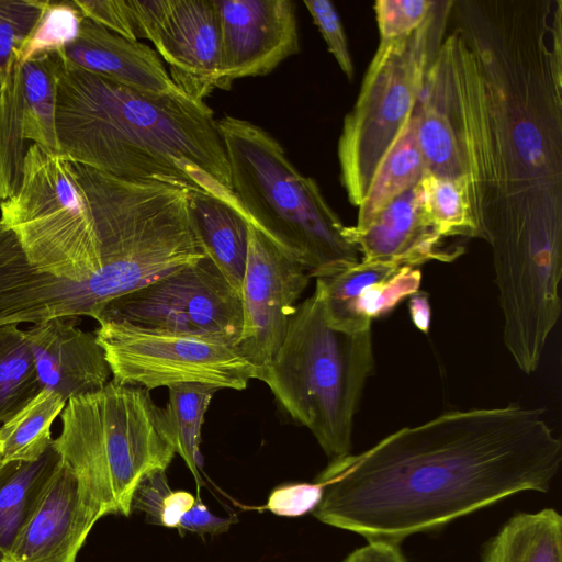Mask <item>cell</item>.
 <instances>
[{
	"mask_svg": "<svg viewBox=\"0 0 562 562\" xmlns=\"http://www.w3.org/2000/svg\"><path fill=\"white\" fill-rule=\"evenodd\" d=\"M428 74L457 136L497 291L562 274V1L461 0Z\"/></svg>",
	"mask_w": 562,
	"mask_h": 562,
	"instance_id": "6da1fadb",
	"label": "cell"
},
{
	"mask_svg": "<svg viewBox=\"0 0 562 562\" xmlns=\"http://www.w3.org/2000/svg\"><path fill=\"white\" fill-rule=\"evenodd\" d=\"M561 461L541 408L451 411L330 460L312 513L367 541L401 544L510 495L548 492Z\"/></svg>",
	"mask_w": 562,
	"mask_h": 562,
	"instance_id": "7a4b0ae2",
	"label": "cell"
},
{
	"mask_svg": "<svg viewBox=\"0 0 562 562\" xmlns=\"http://www.w3.org/2000/svg\"><path fill=\"white\" fill-rule=\"evenodd\" d=\"M50 61L57 140L67 159L121 179L183 186L245 215L232 190L217 120L204 101L132 89L58 54Z\"/></svg>",
	"mask_w": 562,
	"mask_h": 562,
	"instance_id": "3957f363",
	"label": "cell"
},
{
	"mask_svg": "<svg viewBox=\"0 0 562 562\" xmlns=\"http://www.w3.org/2000/svg\"><path fill=\"white\" fill-rule=\"evenodd\" d=\"M60 418L52 448L76 479L79 524L88 537L102 517L130 516L138 481L168 468L176 454L171 430L148 390L114 379L70 397Z\"/></svg>",
	"mask_w": 562,
	"mask_h": 562,
	"instance_id": "277c9868",
	"label": "cell"
},
{
	"mask_svg": "<svg viewBox=\"0 0 562 562\" xmlns=\"http://www.w3.org/2000/svg\"><path fill=\"white\" fill-rule=\"evenodd\" d=\"M232 190L247 221L311 278L333 274L358 261L345 226L318 184L302 175L282 145L262 127L232 115L217 120Z\"/></svg>",
	"mask_w": 562,
	"mask_h": 562,
	"instance_id": "5b68a950",
	"label": "cell"
},
{
	"mask_svg": "<svg viewBox=\"0 0 562 562\" xmlns=\"http://www.w3.org/2000/svg\"><path fill=\"white\" fill-rule=\"evenodd\" d=\"M373 368L371 329L330 327L314 292L297 305L284 341L258 380L333 460L351 451L355 415Z\"/></svg>",
	"mask_w": 562,
	"mask_h": 562,
	"instance_id": "8992f818",
	"label": "cell"
},
{
	"mask_svg": "<svg viewBox=\"0 0 562 562\" xmlns=\"http://www.w3.org/2000/svg\"><path fill=\"white\" fill-rule=\"evenodd\" d=\"M0 222L36 270L67 280L64 297L76 316L97 318L109 299L97 276L98 247L87 195L72 162L32 144L18 192L0 202Z\"/></svg>",
	"mask_w": 562,
	"mask_h": 562,
	"instance_id": "52a82bcc",
	"label": "cell"
},
{
	"mask_svg": "<svg viewBox=\"0 0 562 562\" xmlns=\"http://www.w3.org/2000/svg\"><path fill=\"white\" fill-rule=\"evenodd\" d=\"M452 4L453 0L435 1L413 33L380 42L338 140L340 180L355 206L363 201L379 165L418 102L426 72L445 38Z\"/></svg>",
	"mask_w": 562,
	"mask_h": 562,
	"instance_id": "ba28073f",
	"label": "cell"
},
{
	"mask_svg": "<svg viewBox=\"0 0 562 562\" xmlns=\"http://www.w3.org/2000/svg\"><path fill=\"white\" fill-rule=\"evenodd\" d=\"M112 379L153 389L200 383L241 391L257 369L225 340L100 322L94 331Z\"/></svg>",
	"mask_w": 562,
	"mask_h": 562,
	"instance_id": "9c48e42d",
	"label": "cell"
},
{
	"mask_svg": "<svg viewBox=\"0 0 562 562\" xmlns=\"http://www.w3.org/2000/svg\"><path fill=\"white\" fill-rule=\"evenodd\" d=\"M95 321L236 345L241 334L243 308L240 294L204 257L111 301Z\"/></svg>",
	"mask_w": 562,
	"mask_h": 562,
	"instance_id": "30bf717a",
	"label": "cell"
},
{
	"mask_svg": "<svg viewBox=\"0 0 562 562\" xmlns=\"http://www.w3.org/2000/svg\"><path fill=\"white\" fill-rule=\"evenodd\" d=\"M135 34L150 41L173 83L204 101L220 75L221 29L214 0H126Z\"/></svg>",
	"mask_w": 562,
	"mask_h": 562,
	"instance_id": "8fae6325",
	"label": "cell"
},
{
	"mask_svg": "<svg viewBox=\"0 0 562 562\" xmlns=\"http://www.w3.org/2000/svg\"><path fill=\"white\" fill-rule=\"evenodd\" d=\"M310 279L301 262L249 224L240 288L243 327L235 347L257 369L258 378L284 341L296 302Z\"/></svg>",
	"mask_w": 562,
	"mask_h": 562,
	"instance_id": "7c38bea8",
	"label": "cell"
},
{
	"mask_svg": "<svg viewBox=\"0 0 562 562\" xmlns=\"http://www.w3.org/2000/svg\"><path fill=\"white\" fill-rule=\"evenodd\" d=\"M221 29L216 89L241 78L270 74L300 50L295 3L291 0H214Z\"/></svg>",
	"mask_w": 562,
	"mask_h": 562,
	"instance_id": "4fadbf2b",
	"label": "cell"
},
{
	"mask_svg": "<svg viewBox=\"0 0 562 562\" xmlns=\"http://www.w3.org/2000/svg\"><path fill=\"white\" fill-rule=\"evenodd\" d=\"M86 539L76 479L58 460L34 491L0 562H76Z\"/></svg>",
	"mask_w": 562,
	"mask_h": 562,
	"instance_id": "5bb4252c",
	"label": "cell"
},
{
	"mask_svg": "<svg viewBox=\"0 0 562 562\" xmlns=\"http://www.w3.org/2000/svg\"><path fill=\"white\" fill-rule=\"evenodd\" d=\"M416 267L358 261L333 274L316 278L326 323L338 330L371 329L372 321L392 312L419 291Z\"/></svg>",
	"mask_w": 562,
	"mask_h": 562,
	"instance_id": "9a60e30c",
	"label": "cell"
},
{
	"mask_svg": "<svg viewBox=\"0 0 562 562\" xmlns=\"http://www.w3.org/2000/svg\"><path fill=\"white\" fill-rule=\"evenodd\" d=\"M344 234L363 262L418 268L430 260L449 262L464 252V247L447 245L431 224L419 182L392 199L363 227L345 226Z\"/></svg>",
	"mask_w": 562,
	"mask_h": 562,
	"instance_id": "2e32d148",
	"label": "cell"
},
{
	"mask_svg": "<svg viewBox=\"0 0 562 562\" xmlns=\"http://www.w3.org/2000/svg\"><path fill=\"white\" fill-rule=\"evenodd\" d=\"M77 325L78 317H58L24 330L42 390L66 402L103 389L112 376L94 333Z\"/></svg>",
	"mask_w": 562,
	"mask_h": 562,
	"instance_id": "e0dca14e",
	"label": "cell"
},
{
	"mask_svg": "<svg viewBox=\"0 0 562 562\" xmlns=\"http://www.w3.org/2000/svg\"><path fill=\"white\" fill-rule=\"evenodd\" d=\"M67 61L139 91L186 95L150 46L128 41L83 18L77 40L61 54Z\"/></svg>",
	"mask_w": 562,
	"mask_h": 562,
	"instance_id": "ac0fdd59",
	"label": "cell"
},
{
	"mask_svg": "<svg viewBox=\"0 0 562 562\" xmlns=\"http://www.w3.org/2000/svg\"><path fill=\"white\" fill-rule=\"evenodd\" d=\"M194 224L206 256L240 294L245 273L249 222L227 203L190 192Z\"/></svg>",
	"mask_w": 562,
	"mask_h": 562,
	"instance_id": "d6986e66",
	"label": "cell"
},
{
	"mask_svg": "<svg viewBox=\"0 0 562 562\" xmlns=\"http://www.w3.org/2000/svg\"><path fill=\"white\" fill-rule=\"evenodd\" d=\"M482 562H562V517L553 508L513 516L487 543Z\"/></svg>",
	"mask_w": 562,
	"mask_h": 562,
	"instance_id": "ffe728a7",
	"label": "cell"
},
{
	"mask_svg": "<svg viewBox=\"0 0 562 562\" xmlns=\"http://www.w3.org/2000/svg\"><path fill=\"white\" fill-rule=\"evenodd\" d=\"M417 138L416 106L406 125L394 140L358 206L356 227L367 225L392 199L416 186L426 173Z\"/></svg>",
	"mask_w": 562,
	"mask_h": 562,
	"instance_id": "44dd1931",
	"label": "cell"
},
{
	"mask_svg": "<svg viewBox=\"0 0 562 562\" xmlns=\"http://www.w3.org/2000/svg\"><path fill=\"white\" fill-rule=\"evenodd\" d=\"M416 110L417 138L426 171L447 179L467 178L457 136L428 70Z\"/></svg>",
	"mask_w": 562,
	"mask_h": 562,
	"instance_id": "7402d4cb",
	"label": "cell"
},
{
	"mask_svg": "<svg viewBox=\"0 0 562 562\" xmlns=\"http://www.w3.org/2000/svg\"><path fill=\"white\" fill-rule=\"evenodd\" d=\"M66 401L57 393L42 390L22 409L0 427V461L33 462L52 447V425Z\"/></svg>",
	"mask_w": 562,
	"mask_h": 562,
	"instance_id": "603a6c76",
	"label": "cell"
},
{
	"mask_svg": "<svg viewBox=\"0 0 562 562\" xmlns=\"http://www.w3.org/2000/svg\"><path fill=\"white\" fill-rule=\"evenodd\" d=\"M168 390V403L164 411L175 451L183 459L200 486L201 429L210 402L218 390L200 383H182Z\"/></svg>",
	"mask_w": 562,
	"mask_h": 562,
	"instance_id": "cb8c5ba5",
	"label": "cell"
},
{
	"mask_svg": "<svg viewBox=\"0 0 562 562\" xmlns=\"http://www.w3.org/2000/svg\"><path fill=\"white\" fill-rule=\"evenodd\" d=\"M24 135L53 153H59L56 132L57 83L50 56L21 65Z\"/></svg>",
	"mask_w": 562,
	"mask_h": 562,
	"instance_id": "d4e9b609",
	"label": "cell"
},
{
	"mask_svg": "<svg viewBox=\"0 0 562 562\" xmlns=\"http://www.w3.org/2000/svg\"><path fill=\"white\" fill-rule=\"evenodd\" d=\"M21 65L0 86V202L13 196L22 181L25 148Z\"/></svg>",
	"mask_w": 562,
	"mask_h": 562,
	"instance_id": "484cf974",
	"label": "cell"
},
{
	"mask_svg": "<svg viewBox=\"0 0 562 562\" xmlns=\"http://www.w3.org/2000/svg\"><path fill=\"white\" fill-rule=\"evenodd\" d=\"M42 391L24 330L0 327V423L9 420Z\"/></svg>",
	"mask_w": 562,
	"mask_h": 562,
	"instance_id": "4316f807",
	"label": "cell"
},
{
	"mask_svg": "<svg viewBox=\"0 0 562 562\" xmlns=\"http://www.w3.org/2000/svg\"><path fill=\"white\" fill-rule=\"evenodd\" d=\"M419 188L424 210L441 237L480 238L469 202L467 178L447 179L426 172Z\"/></svg>",
	"mask_w": 562,
	"mask_h": 562,
	"instance_id": "83f0119b",
	"label": "cell"
},
{
	"mask_svg": "<svg viewBox=\"0 0 562 562\" xmlns=\"http://www.w3.org/2000/svg\"><path fill=\"white\" fill-rule=\"evenodd\" d=\"M58 460L50 447L33 462L0 461V554L15 535L34 491Z\"/></svg>",
	"mask_w": 562,
	"mask_h": 562,
	"instance_id": "f1b7e54d",
	"label": "cell"
},
{
	"mask_svg": "<svg viewBox=\"0 0 562 562\" xmlns=\"http://www.w3.org/2000/svg\"><path fill=\"white\" fill-rule=\"evenodd\" d=\"M82 20L74 1L47 0L35 26L14 52L15 60L22 65L38 57L61 54L77 40Z\"/></svg>",
	"mask_w": 562,
	"mask_h": 562,
	"instance_id": "f546056e",
	"label": "cell"
},
{
	"mask_svg": "<svg viewBox=\"0 0 562 562\" xmlns=\"http://www.w3.org/2000/svg\"><path fill=\"white\" fill-rule=\"evenodd\" d=\"M47 0H0V86L15 63L14 52L38 21Z\"/></svg>",
	"mask_w": 562,
	"mask_h": 562,
	"instance_id": "4dcf8cb0",
	"label": "cell"
},
{
	"mask_svg": "<svg viewBox=\"0 0 562 562\" xmlns=\"http://www.w3.org/2000/svg\"><path fill=\"white\" fill-rule=\"evenodd\" d=\"M432 0H378L374 12L380 42L405 37L417 30L431 11Z\"/></svg>",
	"mask_w": 562,
	"mask_h": 562,
	"instance_id": "1f68e13d",
	"label": "cell"
},
{
	"mask_svg": "<svg viewBox=\"0 0 562 562\" xmlns=\"http://www.w3.org/2000/svg\"><path fill=\"white\" fill-rule=\"evenodd\" d=\"M304 4L325 40L329 53L351 81L355 77V68L344 26L335 5L328 0H304Z\"/></svg>",
	"mask_w": 562,
	"mask_h": 562,
	"instance_id": "d6a6232c",
	"label": "cell"
},
{
	"mask_svg": "<svg viewBox=\"0 0 562 562\" xmlns=\"http://www.w3.org/2000/svg\"><path fill=\"white\" fill-rule=\"evenodd\" d=\"M323 488L314 483H288L277 486L263 506L283 517H299L313 512L322 499Z\"/></svg>",
	"mask_w": 562,
	"mask_h": 562,
	"instance_id": "836d02e7",
	"label": "cell"
},
{
	"mask_svg": "<svg viewBox=\"0 0 562 562\" xmlns=\"http://www.w3.org/2000/svg\"><path fill=\"white\" fill-rule=\"evenodd\" d=\"M83 18L128 41H138L126 0H72Z\"/></svg>",
	"mask_w": 562,
	"mask_h": 562,
	"instance_id": "e575fe53",
	"label": "cell"
},
{
	"mask_svg": "<svg viewBox=\"0 0 562 562\" xmlns=\"http://www.w3.org/2000/svg\"><path fill=\"white\" fill-rule=\"evenodd\" d=\"M171 492L166 470H153L138 481L132 496L131 509L143 513L149 524L161 526L164 502Z\"/></svg>",
	"mask_w": 562,
	"mask_h": 562,
	"instance_id": "d590c367",
	"label": "cell"
},
{
	"mask_svg": "<svg viewBox=\"0 0 562 562\" xmlns=\"http://www.w3.org/2000/svg\"><path fill=\"white\" fill-rule=\"evenodd\" d=\"M235 522L232 517H220L210 512L200 499L183 515L178 526L179 530L199 535H221L226 532Z\"/></svg>",
	"mask_w": 562,
	"mask_h": 562,
	"instance_id": "8d00e7d4",
	"label": "cell"
},
{
	"mask_svg": "<svg viewBox=\"0 0 562 562\" xmlns=\"http://www.w3.org/2000/svg\"><path fill=\"white\" fill-rule=\"evenodd\" d=\"M342 562H407L400 544L386 541L368 543L349 553Z\"/></svg>",
	"mask_w": 562,
	"mask_h": 562,
	"instance_id": "74e56055",
	"label": "cell"
},
{
	"mask_svg": "<svg viewBox=\"0 0 562 562\" xmlns=\"http://www.w3.org/2000/svg\"><path fill=\"white\" fill-rule=\"evenodd\" d=\"M194 496L187 491H172L165 499L161 512V526L178 528L183 515L195 503Z\"/></svg>",
	"mask_w": 562,
	"mask_h": 562,
	"instance_id": "f35d334b",
	"label": "cell"
},
{
	"mask_svg": "<svg viewBox=\"0 0 562 562\" xmlns=\"http://www.w3.org/2000/svg\"><path fill=\"white\" fill-rule=\"evenodd\" d=\"M409 314L415 326L427 334L430 325V304L428 296L419 291L409 296Z\"/></svg>",
	"mask_w": 562,
	"mask_h": 562,
	"instance_id": "ab89813d",
	"label": "cell"
}]
</instances>
